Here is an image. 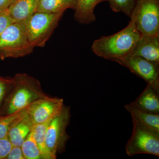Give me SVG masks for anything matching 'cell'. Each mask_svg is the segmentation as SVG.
Listing matches in <instances>:
<instances>
[{
	"label": "cell",
	"instance_id": "15",
	"mask_svg": "<svg viewBox=\"0 0 159 159\" xmlns=\"http://www.w3.org/2000/svg\"><path fill=\"white\" fill-rule=\"evenodd\" d=\"M132 102L146 111L159 114V93L149 84H147L145 89Z\"/></svg>",
	"mask_w": 159,
	"mask_h": 159
},
{
	"label": "cell",
	"instance_id": "2",
	"mask_svg": "<svg viewBox=\"0 0 159 159\" xmlns=\"http://www.w3.org/2000/svg\"><path fill=\"white\" fill-rule=\"evenodd\" d=\"M13 84L2 105L3 115L13 113L27 107L34 100L48 96L39 80L27 73H18L12 77Z\"/></svg>",
	"mask_w": 159,
	"mask_h": 159
},
{
	"label": "cell",
	"instance_id": "17",
	"mask_svg": "<svg viewBox=\"0 0 159 159\" xmlns=\"http://www.w3.org/2000/svg\"><path fill=\"white\" fill-rule=\"evenodd\" d=\"M52 119L43 123L34 125L31 130L40 151L42 159H56L49 150L46 142V132Z\"/></svg>",
	"mask_w": 159,
	"mask_h": 159
},
{
	"label": "cell",
	"instance_id": "18",
	"mask_svg": "<svg viewBox=\"0 0 159 159\" xmlns=\"http://www.w3.org/2000/svg\"><path fill=\"white\" fill-rule=\"evenodd\" d=\"M27 113V107L8 115L0 116V139L6 138L11 126Z\"/></svg>",
	"mask_w": 159,
	"mask_h": 159
},
{
	"label": "cell",
	"instance_id": "22",
	"mask_svg": "<svg viewBox=\"0 0 159 159\" xmlns=\"http://www.w3.org/2000/svg\"><path fill=\"white\" fill-rule=\"evenodd\" d=\"M12 146L7 137L0 139V159H6Z\"/></svg>",
	"mask_w": 159,
	"mask_h": 159
},
{
	"label": "cell",
	"instance_id": "9",
	"mask_svg": "<svg viewBox=\"0 0 159 159\" xmlns=\"http://www.w3.org/2000/svg\"><path fill=\"white\" fill-rule=\"evenodd\" d=\"M64 105L61 98L48 96L34 100L27 107V113L33 125L50 120L61 110Z\"/></svg>",
	"mask_w": 159,
	"mask_h": 159
},
{
	"label": "cell",
	"instance_id": "8",
	"mask_svg": "<svg viewBox=\"0 0 159 159\" xmlns=\"http://www.w3.org/2000/svg\"><path fill=\"white\" fill-rule=\"evenodd\" d=\"M115 61L144 80L147 84L152 86L159 93V65L132 55H127Z\"/></svg>",
	"mask_w": 159,
	"mask_h": 159
},
{
	"label": "cell",
	"instance_id": "12",
	"mask_svg": "<svg viewBox=\"0 0 159 159\" xmlns=\"http://www.w3.org/2000/svg\"><path fill=\"white\" fill-rule=\"evenodd\" d=\"M33 125L28 113L24 115L11 126L7 138L11 145L21 146L31 132Z\"/></svg>",
	"mask_w": 159,
	"mask_h": 159
},
{
	"label": "cell",
	"instance_id": "1",
	"mask_svg": "<svg viewBox=\"0 0 159 159\" xmlns=\"http://www.w3.org/2000/svg\"><path fill=\"white\" fill-rule=\"evenodd\" d=\"M141 36L134 23L130 21L127 27L119 32L94 41L91 49L97 56L115 61L129 55Z\"/></svg>",
	"mask_w": 159,
	"mask_h": 159
},
{
	"label": "cell",
	"instance_id": "13",
	"mask_svg": "<svg viewBox=\"0 0 159 159\" xmlns=\"http://www.w3.org/2000/svg\"><path fill=\"white\" fill-rule=\"evenodd\" d=\"M125 108L142 125L159 134V114L146 111L139 108L133 102L126 104Z\"/></svg>",
	"mask_w": 159,
	"mask_h": 159
},
{
	"label": "cell",
	"instance_id": "14",
	"mask_svg": "<svg viewBox=\"0 0 159 159\" xmlns=\"http://www.w3.org/2000/svg\"><path fill=\"white\" fill-rule=\"evenodd\" d=\"M107 0H77L74 16L77 22L88 25L96 20L94 14L95 7L102 2Z\"/></svg>",
	"mask_w": 159,
	"mask_h": 159
},
{
	"label": "cell",
	"instance_id": "24",
	"mask_svg": "<svg viewBox=\"0 0 159 159\" xmlns=\"http://www.w3.org/2000/svg\"><path fill=\"white\" fill-rule=\"evenodd\" d=\"M6 159H25L21 146L12 145Z\"/></svg>",
	"mask_w": 159,
	"mask_h": 159
},
{
	"label": "cell",
	"instance_id": "21",
	"mask_svg": "<svg viewBox=\"0 0 159 159\" xmlns=\"http://www.w3.org/2000/svg\"><path fill=\"white\" fill-rule=\"evenodd\" d=\"M13 84L12 77H0V109Z\"/></svg>",
	"mask_w": 159,
	"mask_h": 159
},
{
	"label": "cell",
	"instance_id": "20",
	"mask_svg": "<svg viewBox=\"0 0 159 159\" xmlns=\"http://www.w3.org/2000/svg\"><path fill=\"white\" fill-rule=\"evenodd\" d=\"M109 3L111 9L115 12H121L130 17L135 0H107Z\"/></svg>",
	"mask_w": 159,
	"mask_h": 159
},
{
	"label": "cell",
	"instance_id": "3",
	"mask_svg": "<svg viewBox=\"0 0 159 159\" xmlns=\"http://www.w3.org/2000/svg\"><path fill=\"white\" fill-rule=\"evenodd\" d=\"M34 47L27 35L24 23H11L0 35V58H19L29 55Z\"/></svg>",
	"mask_w": 159,
	"mask_h": 159
},
{
	"label": "cell",
	"instance_id": "11",
	"mask_svg": "<svg viewBox=\"0 0 159 159\" xmlns=\"http://www.w3.org/2000/svg\"><path fill=\"white\" fill-rule=\"evenodd\" d=\"M38 0H14L7 9L13 22L24 23L36 10Z\"/></svg>",
	"mask_w": 159,
	"mask_h": 159
},
{
	"label": "cell",
	"instance_id": "26",
	"mask_svg": "<svg viewBox=\"0 0 159 159\" xmlns=\"http://www.w3.org/2000/svg\"><path fill=\"white\" fill-rule=\"evenodd\" d=\"M2 12V11H1V12H0V13H1V12Z\"/></svg>",
	"mask_w": 159,
	"mask_h": 159
},
{
	"label": "cell",
	"instance_id": "5",
	"mask_svg": "<svg viewBox=\"0 0 159 159\" xmlns=\"http://www.w3.org/2000/svg\"><path fill=\"white\" fill-rule=\"evenodd\" d=\"M130 18L141 35H159V0H135Z\"/></svg>",
	"mask_w": 159,
	"mask_h": 159
},
{
	"label": "cell",
	"instance_id": "6",
	"mask_svg": "<svg viewBox=\"0 0 159 159\" xmlns=\"http://www.w3.org/2000/svg\"><path fill=\"white\" fill-rule=\"evenodd\" d=\"M132 121V133L125 146L127 155L146 154L159 157V134L142 125L134 117Z\"/></svg>",
	"mask_w": 159,
	"mask_h": 159
},
{
	"label": "cell",
	"instance_id": "7",
	"mask_svg": "<svg viewBox=\"0 0 159 159\" xmlns=\"http://www.w3.org/2000/svg\"><path fill=\"white\" fill-rule=\"evenodd\" d=\"M70 117V108L64 104L61 110L51 119L47 129L46 145L56 158L57 154L65 150L66 144L70 139L66 129Z\"/></svg>",
	"mask_w": 159,
	"mask_h": 159
},
{
	"label": "cell",
	"instance_id": "10",
	"mask_svg": "<svg viewBox=\"0 0 159 159\" xmlns=\"http://www.w3.org/2000/svg\"><path fill=\"white\" fill-rule=\"evenodd\" d=\"M129 55L139 56L159 65V35H141Z\"/></svg>",
	"mask_w": 159,
	"mask_h": 159
},
{
	"label": "cell",
	"instance_id": "16",
	"mask_svg": "<svg viewBox=\"0 0 159 159\" xmlns=\"http://www.w3.org/2000/svg\"><path fill=\"white\" fill-rule=\"evenodd\" d=\"M77 3V0H38L35 11L64 13L67 9L75 10Z\"/></svg>",
	"mask_w": 159,
	"mask_h": 159
},
{
	"label": "cell",
	"instance_id": "23",
	"mask_svg": "<svg viewBox=\"0 0 159 159\" xmlns=\"http://www.w3.org/2000/svg\"><path fill=\"white\" fill-rule=\"evenodd\" d=\"M13 23L9 17L7 10L0 13V35L11 23Z\"/></svg>",
	"mask_w": 159,
	"mask_h": 159
},
{
	"label": "cell",
	"instance_id": "19",
	"mask_svg": "<svg viewBox=\"0 0 159 159\" xmlns=\"http://www.w3.org/2000/svg\"><path fill=\"white\" fill-rule=\"evenodd\" d=\"M21 147L25 159H42L40 151L33 136L32 131L23 142Z\"/></svg>",
	"mask_w": 159,
	"mask_h": 159
},
{
	"label": "cell",
	"instance_id": "25",
	"mask_svg": "<svg viewBox=\"0 0 159 159\" xmlns=\"http://www.w3.org/2000/svg\"><path fill=\"white\" fill-rule=\"evenodd\" d=\"M14 1V0H0V12L7 10Z\"/></svg>",
	"mask_w": 159,
	"mask_h": 159
},
{
	"label": "cell",
	"instance_id": "4",
	"mask_svg": "<svg viewBox=\"0 0 159 159\" xmlns=\"http://www.w3.org/2000/svg\"><path fill=\"white\" fill-rule=\"evenodd\" d=\"M63 14L35 11L24 23L28 37L34 48L45 46Z\"/></svg>",
	"mask_w": 159,
	"mask_h": 159
}]
</instances>
